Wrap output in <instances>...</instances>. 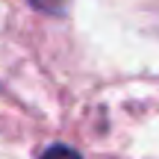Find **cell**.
Listing matches in <instances>:
<instances>
[{"label": "cell", "mask_w": 159, "mask_h": 159, "mask_svg": "<svg viewBox=\"0 0 159 159\" xmlns=\"http://www.w3.org/2000/svg\"><path fill=\"white\" fill-rule=\"evenodd\" d=\"M39 159H83V156H80L74 148H68V144H50Z\"/></svg>", "instance_id": "cell-1"}, {"label": "cell", "mask_w": 159, "mask_h": 159, "mask_svg": "<svg viewBox=\"0 0 159 159\" xmlns=\"http://www.w3.org/2000/svg\"><path fill=\"white\" fill-rule=\"evenodd\" d=\"M30 3H33L35 9L47 12V15H59V12H62V6H65V0H30Z\"/></svg>", "instance_id": "cell-2"}]
</instances>
